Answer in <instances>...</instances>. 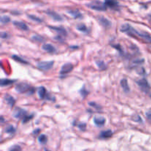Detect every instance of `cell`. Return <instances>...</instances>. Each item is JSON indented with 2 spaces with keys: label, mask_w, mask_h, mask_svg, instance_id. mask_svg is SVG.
<instances>
[{
  "label": "cell",
  "mask_w": 151,
  "mask_h": 151,
  "mask_svg": "<svg viewBox=\"0 0 151 151\" xmlns=\"http://www.w3.org/2000/svg\"><path fill=\"white\" fill-rule=\"evenodd\" d=\"M120 30L123 32H126L128 35L134 37H139L140 38L143 39L147 43H151V36L147 32H142V31H138L133 28L128 24H122L120 28Z\"/></svg>",
  "instance_id": "1"
},
{
  "label": "cell",
  "mask_w": 151,
  "mask_h": 151,
  "mask_svg": "<svg viewBox=\"0 0 151 151\" xmlns=\"http://www.w3.org/2000/svg\"><path fill=\"white\" fill-rule=\"evenodd\" d=\"M16 91L20 94H28L32 95L35 92V88L26 83H20L16 86Z\"/></svg>",
  "instance_id": "2"
},
{
  "label": "cell",
  "mask_w": 151,
  "mask_h": 151,
  "mask_svg": "<svg viewBox=\"0 0 151 151\" xmlns=\"http://www.w3.org/2000/svg\"><path fill=\"white\" fill-rule=\"evenodd\" d=\"M87 6L89 8L97 10V11H106L107 10V6L106 3H103L100 1H93L87 4Z\"/></svg>",
  "instance_id": "3"
},
{
  "label": "cell",
  "mask_w": 151,
  "mask_h": 151,
  "mask_svg": "<svg viewBox=\"0 0 151 151\" xmlns=\"http://www.w3.org/2000/svg\"><path fill=\"white\" fill-rule=\"evenodd\" d=\"M136 82H137V85L139 86L140 89H141L143 92L149 93V91H150V86L145 78L138 80V81H137Z\"/></svg>",
  "instance_id": "4"
},
{
  "label": "cell",
  "mask_w": 151,
  "mask_h": 151,
  "mask_svg": "<svg viewBox=\"0 0 151 151\" xmlns=\"http://www.w3.org/2000/svg\"><path fill=\"white\" fill-rule=\"evenodd\" d=\"M27 115L28 114L27 112V111L23 109H21V108H16L13 113V116H14L16 119H23L26 116H27Z\"/></svg>",
  "instance_id": "5"
},
{
  "label": "cell",
  "mask_w": 151,
  "mask_h": 151,
  "mask_svg": "<svg viewBox=\"0 0 151 151\" xmlns=\"http://www.w3.org/2000/svg\"><path fill=\"white\" fill-rule=\"evenodd\" d=\"M53 65H54V61H41L38 63L37 66L39 69L43 71H47L50 70L52 68Z\"/></svg>",
  "instance_id": "6"
},
{
  "label": "cell",
  "mask_w": 151,
  "mask_h": 151,
  "mask_svg": "<svg viewBox=\"0 0 151 151\" xmlns=\"http://www.w3.org/2000/svg\"><path fill=\"white\" fill-rule=\"evenodd\" d=\"M74 66L70 63H66V64L63 65V66L61 67V69L60 71V77H64L66 76V75L71 72L73 69Z\"/></svg>",
  "instance_id": "7"
},
{
  "label": "cell",
  "mask_w": 151,
  "mask_h": 151,
  "mask_svg": "<svg viewBox=\"0 0 151 151\" xmlns=\"http://www.w3.org/2000/svg\"><path fill=\"white\" fill-rule=\"evenodd\" d=\"M46 13L55 21H57V22H62V21L63 20V17H62L60 14L56 13L55 11H53V10H47V11H46Z\"/></svg>",
  "instance_id": "8"
},
{
  "label": "cell",
  "mask_w": 151,
  "mask_h": 151,
  "mask_svg": "<svg viewBox=\"0 0 151 151\" xmlns=\"http://www.w3.org/2000/svg\"><path fill=\"white\" fill-rule=\"evenodd\" d=\"M105 3L106 6L110 8L115 9V10H118L119 8V4L118 0H105Z\"/></svg>",
  "instance_id": "9"
},
{
  "label": "cell",
  "mask_w": 151,
  "mask_h": 151,
  "mask_svg": "<svg viewBox=\"0 0 151 151\" xmlns=\"http://www.w3.org/2000/svg\"><path fill=\"white\" fill-rule=\"evenodd\" d=\"M50 29H52V30L55 31L58 35H61L63 36H65V35H67V32L65 29V28L61 27H53V26H49L48 27Z\"/></svg>",
  "instance_id": "10"
},
{
  "label": "cell",
  "mask_w": 151,
  "mask_h": 151,
  "mask_svg": "<svg viewBox=\"0 0 151 151\" xmlns=\"http://www.w3.org/2000/svg\"><path fill=\"white\" fill-rule=\"evenodd\" d=\"M98 21L102 26L104 27L105 28H110L111 27V22L106 18L103 16H100L98 18Z\"/></svg>",
  "instance_id": "11"
},
{
  "label": "cell",
  "mask_w": 151,
  "mask_h": 151,
  "mask_svg": "<svg viewBox=\"0 0 151 151\" xmlns=\"http://www.w3.org/2000/svg\"><path fill=\"white\" fill-rule=\"evenodd\" d=\"M4 100L5 101V103L8 105L10 107H13L14 106L15 103H16V100L13 98V97H12L10 94H5L4 96Z\"/></svg>",
  "instance_id": "12"
},
{
  "label": "cell",
  "mask_w": 151,
  "mask_h": 151,
  "mask_svg": "<svg viewBox=\"0 0 151 151\" xmlns=\"http://www.w3.org/2000/svg\"><path fill=\"white\" fill-rule=\"evenodd\" d=\"M13 25L16 26V27L19 28V29H22V30H24V31L29 30V27H28V26L24 23V22L15 21V22H13Z\"/></svg>",
  "instance_id": "13"
},
{
  "label": "cell",
  "mask_w": 151,
  "mask_h": 151,
  "mask_svg": "<svg viewBox=\"0 0 151 151\" xmlns=\"http://www.w3.org/2000/svg\"><path fill=\"white\" fill-rule=\"evenodd\" d=\"M42 50L46 51L47 52L49 53H55L56 52V48L53 45L50 44H44L42 46Z\"/></svg>",
  "instance_id": "14"
},
{
  "label": "cell",
  "mask_w": 151,
  "mask_h": 151,
  "mask_svg": "<svg viewBox=\"0 0 151 151\" xmlns=\"http://www.w3.org/2000/svg\"><path fill=\"white\" fill-rule=\"evenodd\" d=\"M67 13L70 14L74 19H81L83 18L82 14H81V13L78 10H67Z\"/></svg>",
  "instance_id": "15"
},
{
  "label": "cell",
  "mask_w": 151,
  "mask_h": 151,
  "mask_svg": "<svg viewBox=\"0 0 151 151\" xmlns=\"http://www.w3.org/2000/svg\"><path fill=\"white\" fill-rule=\"evenodd\" d=\"M94 122L97 126H103L106 123V119L103 116H95L94 118Z\"/></svg>",
  "instance_id": "16"
},
{
  "label": "cell",
  "mask_w": 151,
  "mask_h": 151,
  "mask_svg": "<svg viewBox=\"0 0 151 151\" xmlns=\"http://www.w3.org/2000/svg\"><path fill=\"white\" fill-rule=\"evenodd\" d=\"M120 84L122 89H123V91H125V93L130 92V90L131 89H130V87H129V85H128V81H127V79H125V78L122 79V81H121L120 82Z\"/></svg>",
  "instance_id": "17"
},
{
  "label": "cell",
  "mask_w": 151,
  "mask_h": 151,
  "mask_svg": "<svg viewBox=\"0 0 151 151\" xmlns=\"http://www.w3.org/2000/svg\"><path fill=\"white\" fill-rule=\"evenodd\" d=\"M38 94L41 99H46L48 93H47V90L44 86H41L38 89Z\"/></svg>",
  "instance_id": "18"
},
{
  "label": "cell",
  "mask_w": 151,
  "mask_h": 151,
  "mask_svg": "<svg viewBox=\"0 0 151 151\" xmlns=\"http://www.w3.org/2000/svg\"><path fill=\"white\" fill-rule=\"evenodd\" d=\"M113 132L111 130H106V131H102L100 134V138L101 139H109L112 137Z\"/></svg>",
  "instance_id": "19"
},
{
  "label": "cell",
  "mask_w": 151,
  "mask_h": 151,
  "mask_svg": "<svg viewBox=\"0 0 151 151\" xmlns=\"http://www.w3.org/2000/svg\"><path fill=\"white\" fill-rule=\"evenodd\" d=\"M16 82L15 80H10V79H1L0 81V85L1 87L7 86L11 85V84L14 83Z\"/></svg>",
  "instance_id": "20"
},
{
  "label": "cell",
  "mask_w": 151,
  "mask_h": 151,
  "mask_svg": "<svg viewBox=\"0 0 151 151\" xmlns=\"http://www.w3.org/2000/svg\"><path fill=\"white\" fill-rule=\"evenodd\" d=\"M76 28L78 30L80 31V32H84V33H88V27H87L86 26V24H82V23L78 24L76 26Z\"/></svg>",
  "instance_id": "21"
},
{
  "label": "cell",
  "mask_w": 151,
  "mask_h": 151,
  "mask_svg": "<svg viewBox=\"0 0 151 151\" xmlns=\"http://www.w3.org/2000/svg\"><path fill=\"white\" fill-rule=\"evenodd\" d=\"M4 132L7 133L9 134H13L16 133V128L11 125H8L7 126L5 127V129H4Z\"/></svg>",
  "instance_id": "22"
},
{
  "label": "cell",
  "mask_w": 151,
  "mask_h": 151,
  "mask_svg": "<svg viewBox=\"0 0 151 151\" xmlns=\"http://www.w3.org/2000/svg\"><path fill=\"white\" fill-rule=\"evenodd\" d=\"M96 64H97V66H98L99 69H101V70H105V69L107 68V66H106V64L105 63V62L103 61V60H96Z\"/></svg>",
  "instance_id": "23"
},
{
  "label": "cell",
  "mask_w": 151,
  "mask_h": 151,
  "mask_svg": "<svg viewBox=\"0 0 151 151\" xmlns=\"http://www.w3.org/2000/svg\"><path fill=\"white\" fill-rule=\"evenodd\" d=\"M11 58L13 59V60H15L16 61L19 62V63H24V64H29V63H28L27 60H24V59H22V58L19 57V56H18V55H13Z\"/></svg>",
  "instance_id": "24"
},
{
  "label": "cell",
  "mask_w": 151,
  "mask_h": 151,
  "mask_svg": "<svg viewBox=\"0 0 151 151\" xmlns=\"http://www.w3.org/2000/svg\"><path fill=\"white\" fill-rule=\"evenodd\" d=\"M38 142L41 144H46L47 142V137L45 134H41L38 137Z\"/></svg>",
  "instance_id": "25"
},
{
  "label": "cell",
  "mask_w": 151,
  "mask_h": 151,
  "mask_svg": "<svg viewBox=\"0 0 151 151\" xmlns=\"http://www.w3.org/2000/svg\"><path fill=\"white\" fill-rule=\"evenodd\" d=\"M27 16L29 19H31V20L33 21V22H37V23H41V22H42V19L37 17V16H33V15H28Z\"/></svg>",
  "instance_id": "26"
},
{
  "label": "cell",
  "mask_w": 151,
  "mask_h": 151,
  "mask_svg": "<svg viewBox=\"0 0 151 151\" xmlns=\"http://www.w3.org/2000/svg\"><path fill=\"white\" fill-rule=\"evenodd\" d=\"M88 105H89V106H91V107H92V108H94V109H95L96 110H97V111H100L102 109L101 106H100V105L97 104V103H94V102H90V103H88Z\"/></svg>",
  "instance_id": "27"
},
{
  "label": "cell",
  "mask_w": 151,
  "mask_h": 151,
  "mask_svg": "<svg viewBox=\"0 0 151 151\" xmlns=\"http://www.w3.org/2000/svg\"><path fill=\"white\" fill-rule=\"evenodd\" d=\"M10 22V19L9 16H2L1 17V23L2 24H7Z\"/></svg>",
  "instance_id": "28"
},
{
  "label": "cell",
  "mask_w": 151,
  "mask_h": 151,
  "mask_svg": "<svg viewBox=\"0 0 151 151\" xmlns=\"http://www.w3.org/2000/svg\"><path fill=\"white\" fill-rule=\"evenodd\" d=\"M32 39L34 40L35 41H38V42H43L44 41V38L42 36L39 35H35L32 37Z\"/></svg>",
  "instance_id": "29"
},
{
  "label": "cell",
  "mask_w": 151,
  "mask_h": 151,
  "mask_svg": "<svg viewBox=\"0 0 151 151\" xmlns=\"http://www.w3.org/2000/svg\"><path fill=\"white\" fill-rule=\"evenodd\" d=\"M33 116H34L33 114H28L27 116H26L23 119H22V122L24 124L27 123V122H28L30 119H32V118H33Z\"/></svg>",
  "instance_id": "30"
},
{
  "label": "cell",
  "mask_w": 151,
  "mask_h": 151,
  "mask_svg": "<svg viewBox=\"0 0 151 151\" xmlns=\"http://www.w3.org/2000/svg\"><path fill=\"white\" fill-rule=\"evenodd\" d=\"M80 94H81V95L82 96L83 98H85V97L88 94V91H87V90L86 89L85 87H83V88H81V91H80Z\"/></svg>",
  "instance_id": "31"
},
{
  "label": "cell",
  "mask_w": 151,
  "mask_h": 151,
  "mask_svg": "<svg viewBox=\"0 0 151 151\" xmlns=\"http://www.w3.org/2000/svg\"><path fill=\"white\" fill-rule=\"evenodd\" d=\"M9 151H22V150L20 146L18 145H13L10 147Z\"/></svg>",
  "instance_id": "32"
},
{
  "label": "cell",
  "mask_w": 151,
  "mask_h": 151,
  "mask_svg": "<svg viewBox=\"0 0 151 151\" xmlns=\"http://www.w3.org/2000/svg\"><path fill=\"white\" fill-rule=\"evenodd\" d=\"M78 128H79L81 131H85L86 128V123H80L78 125Z\"/></svg>",
  "instance_id": "33"
},
{
  "label": "cell",
  "mask_w": 151,
  "mask_h": 151,
  "mask_svg": "<svg viewBox=\"0 0 151 151\" xmlns=\"http://www.w3.org/2000/svg\"><path fill=\"white\" fill-rule=\"evenodd\" d=\"M144 59H137V60H134V62H133V63H134V64H137V65H139V64H142V63H144Z\"/></svg>",
  "instance_id": "34"
},
{
  "label": "cell",
  "mask_w": 151,
  "mask_h": 151,
  "mask_svg": "<svg viewBox=\"0 0 151 151\" xmlns=\"http://www.w3.org/2000/svg\"><path fill=\"white\" fill-rule=\"evenodd\" d=\"M133 119H134V121H136V122H139V123L142 122V118L140 117L139 115H137V116H135V117H134Z\"/></svg>",
  "instance_id": "35"
},
{
  "label": "cell",
  "mask_w": 151,
  "mask_h": 151,
  "mask_svg": "<svg viewBox=\"0 0 151 151\" xmlns=\"http://www.w3.org/2000/svg\"><path fill=\"white\" fill-rule=\"evenodd\" d=\"M112 47H113L114 48L116 49L117 50H119V52H120L121 54H122V50H121L120 45H119V44H113V45H112Z\"/></svg>",
  "instance_id": "36"
},
{
  "label": "cell",
  "mask_w": 151,
  "mask_h": 151,
  "mask_svg": "<svg viewBox=\"0 0 151 151\" xmlns=\"http://www.w3.org/2000/svg\"><path fill=\"white\" fill-rule=\"evenodd\" d=\"M1 38H2V39H7V38H9V35L7 32H1Z\"/></svg>",
  "instance_id": "37"
},
{
  "label": "cell",
  "mask_w": 151,
  "mask_h": 151,
  "mask_svg": "<svg viewBox=\"0 0 151 151\" xmlns=\"http://www.w3.org/2000/svg\"><path fill=\"white\" fill-rule=\"evenodd\" d=\"M63 35H57V36H55V40H57V41H63Z\"/></svg>",
  "instance_id": "38"
},
{
  "label": "cell",
  "mask_w": 151,
  "mask_h": 151,
  "mask_svg": "<svg viewBox=\"0 0 151 151\" xmlns=\"http://www.w3.org/2000/svg\"><path fill=\"white\" fill-rule=\"evenodd\" d=\"M146 117L151 122V111H149L146 113Z\"/></svg>",
  "instance_id": "39"
},
{
  "label": "cell",
  "mask_w": 151,
  "mask_h": 151,
  "mask_svg": "<svg viewBox=\"0 0 151 151\" xmlns=\"http://www.w3.org/2000/svg\"><path fill=\"white\" fill-rule=\"evenodd\" d=\"M39 131H40V129H37L36 131H33V134H37L38 132H39Z\"/></svg>",
  "instance_id": "40"
},
{
  "label": "cell",
  "mask_w": 151,
  "mask_h": 151,
  "mask_svg": "<svg viewBox=\"0 0 151 151\" xmlns=\"http://www.w3.org/2000/svg\"><path fill=\"white\" fill-rule=\"evenodd\" d=\"M70 48L71 49H78V47H77V46H76V47H72V46H71Z\"/></svg>",
  "instance_id": "41"
},
{
  "label": "cell",
  "mask_w": 151,
  "mask_h": 151,
  "mask_svg": "<svg viewBox=\"0 0 151 151\" xmlns=\"http://www.w3.org/2000/svg\"><path fill=\"white\" fill-rule=\"evenodd\" d=\"M1 123L4 122V119H3V116H1Z\"/></svg>",
  "instance_id": "42"
},
{
  "label": "cell",
  "mask_w": 151,
  "mask_h": 151,
  "mask_svg": "<svg viewBox=\"0 0 151 151\" xmlns=\"http://www.w3.org/2000/svg\"><path fill=\"white\" fill-rule=\"evenodd\" d=\"M150 16V18L151 19V15H150V16Z\"/></svg>",
  "instance_id": "43"
},
{
  "label": "cell",
  "mask_w": 151,
  "mask_h": 151,
  "mask_svg": "<svg viewBox=\"0 0 151 151\" xmlns=\"http://www.w3.org/2000/svg\"><path fill=\"white\" fill-rule=\"evenodd\" d=\"M45 151H50V150H45Z\"/></svg>",
  "instance_id": "44"
},
{
  "label": "cell",
  "mask_w": 151,
  "mask_h": 151,
  "mask_svg": "<svg viewBox=\"0 0 151 151\" xmlns=\"http://www.w3.org/2000/svg\"><path fill=\"white\" fill-rule=\"evenodd\" d=\"M150 97H151V93H150Z\"/></svg>",
  "instance_id": "45"
}]
</instances>
